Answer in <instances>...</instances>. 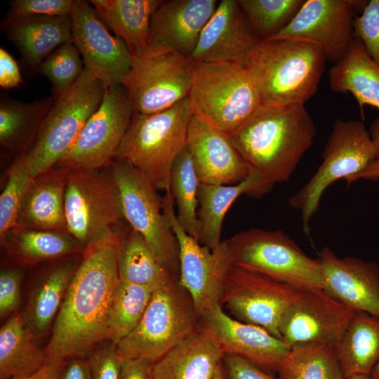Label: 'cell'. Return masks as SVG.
Wrapping results in <instances>:
<instances>
[{"label":"cell","instance_id":"36","mask_svg":"<svg viewBox=\"0 0 379 379\" xmlns=\"http://www.w3.org/2000/svg\"><path fill=\"white\" fill-rule=\"evenodd\" d=\"M277 373L279 379H344L333 345L309 343L291 348Z\"/></svg>","mask_w":379,"mask_h":379},{"label":"cell","instance_id":"52","mask_svg":"<svg viewBox=\"0 0 379 379\" xmlns=\"http://www.w3.org/2000/svg\"><path fill=\"white\" fill-rule=\"evenodd\" d=\"M344 379H375L371 374L354 375L344 378Z\"/></svg>","mask_w":379,"mask_h":379},{"label":"cell","instance_id":"38","mask_svg":"<svg viewBox=\"0 0 379 379\" xmlns=\"http://www.w3.org/2000/svg\"><path fill=\"white\" fill-rule=\"evenodd\" d=\"M153 292L149 287L119 280L110 310L109 340L117 345L135 328Z\"/></svg>","mask_w":379,"mask_h":379},{"label":"cell","instance_id":"39","mask_svg":"<svg viewBox=\"0 0 379 379\" xmlns=\"http://www.w3.org/2000/svg\"><path fill=\"white\" fill-rule=\"evenodd\" d=\"M251 28L260 40L271 39L286 28L305 0H238Z\"/></svg>","mask_w":379,"mask_h":379},{"label":"cell","instance_id":"43","mask_svg":"<svg viewBox=\"0 0 379 379\" xmlns=\"http://www.w3.org/2000/svg\"><path fill=\"white\" fill-rule=\"evenodd\" d=\"M88 361L93 379H119L122 359L112 341L107 340L95 346Z\"/></svg>","mask_w":379,"mask_h":379},{"label":"cell","instance_id":"24","mask_svg":"<svg viewBox=\"0 0 379 379\" xmlns=\"http://www.w3.org/2000/svg\"><path fill=\"white\" fill-rule=\"evenodd\" d=\"M68 171L54 166L34 178L20 206L16 226L67 232L65 196Z\"/></svg>","mask_w":379,"mask_h":379},{"label":"cell","instance_id":"27","mask_svg":"<svg viewBox=\"0 0 379 379\" xmlns=\"http://www.w3.org/2000/svg\"><path fill=\"white\" fill-rule=\"evenodd\" d=\"M330 89L351 93L364 117V107L379 109V64L368 54L359 40L354 39L345 56L328 72Z\"/></svg>","mask_w":379,"mask_h":379},{"label":"cell","instance_id":"32","mask_svg":"<svg viewBox=\"0 0 379 379\" xmlns=\"http://www.w3.org/2000/svg\"><path fill=\"white\" fill-rule=\"evenodd\" d=\"M22 315L13 314L0 329V379L29 375L39 370L48 357L35 343Z\"/></svg>","mask_w":379,"mask_h":379},{"label":"cell","instance_id":"26","mask_svg":"<svg viewBox=\"0 0 379 379\" xmlns=\"http://www.w3.org/2000/svg\"><path fill=\"white\" fill-rule=\"evenodd\" d=\"M224 353L200 328L154 363L152 379H215Z\"/></svg>","mask_w":379,"mask_h":379},{"label":"cell","instance_id":"48","mask_svg":"<svg viewBox=\"0 0 379 379\" xmlns=\"http://www.w3.org/2000/svg\"><path fill=\"white\" fill-rule=\"evenodd\" d=\"M368 130L375 147V157L362 171L346 180L348 185L359 180H379V118L372 121Z\"/></svg>","mask_w":379,"mask_h":379},{"label":"cell","instance_id":"2","mask_svg":"<svg viewBox=\"0 0 379 379\" xmlns=\"http://www.w3.org/2000/svg\"><path fill=\"white\" fill-rule=\"evenodd\" d=\"M316 128L305 105L263 104L236 131L233 145L259 178L257 197L288 180L311 147Z\"/></svg>","mask_w":379,"mask_h":379},{"label":"cell","instance_id":"4","mask_svg":"<svg viewBox=\"0 0 379 379\" xmlns=\"http://www.w3.org/2000/svg\"><path fill=\"white\" fill-rule=\"evenodd\" d=\"M192 115L188 97L157 113H134L115 159L134 167L157 190H169L171 168L187 146Z\"/></svg>","mask_w":379,"mask_h":379},{"label":"cell","instance_id":"22","mask_svg":"<svg viewBox=\"0 0 379 379\" xmlns=\"http://www.w3.org/2000/svg\"><path fill=\"white\" fill-rule=\"evenodd\" d=\"M259 41L238 0H221L190 58L194 62L244 66L247 55Z\"/></svg>","mask_w":379,"mask_h":379},{"label":"cell","instance_id":"11","mask_svg":"<svg viewBox=\"0 0 379 379\" xmlns=\"http://www.w3.org/2000/svg\"><path fill=\"white\" fill-rule=\"evenodd\" d=\"M109 167L118 189L124 219L145 239L162 266L178 277L179 246L163 213L162 197L131 165L114 159Z\"/></svg>","mask_w":379,"mask_h":379},{"label":"cell","instance_id":"30","mask_svg":"<svg viewBox=\"0 0 379 379\" xmlns=\"http://www.w3.org/2000/svg\"><path fill=\"white\" fill-rule=\"evenodd\" d=\"M78 265L73 259L59 263L42 277L32 291L22 315L35 338L45 335L53 324Z\"/></svg>","mask_w":379,"mask_h":379},{"label":"cell","instance_id":"16","mask_svg":"<svg viewBox=\"0 0 379 379\" xmlns=\"http://www.w3.org/2000/svg\"><path fill=\"white\" fill-rule=\"evenodd\" d=\"M367 2L305 0L291 22L274 37L287 36L312 41L321 48L326 61L338 63L345 56L355 39V18Z\"/></svg>","mask_w":379,"mask_h":379},{"label":"cell","instance_id":"13","mask_svg":"<svg viewBox=\"0 0 379 379\" xmlns=\"http://www.w3.org/2000/svg\"><path fill=\"white\" fill-rule=\"evenodd\" d=\"M170 190L161 198L163 213L179 246L178 282L190 294L197 314L203 316L221 305L229 271L233 265L225 240L215 248L203 246L179 225Z\"/></svg>","mask_w":379,"mask_h":379},{"label":"cell","instance_id":"18","mask_svg":"<svg viewBox=\"0 0 379 379\" xmlns=\"http://www.w3.org/2000/svg\"><path fill=\"white\" fill-rule=\"evenodd\" d=\"M355 312L323 289L300 291L280 322V338L290 348L309 343L334 345Z\"/></svg>","mask_w":379,"mask_h":379},{"label":"cell","instance_id":"47","mask_svg":"<svg viewBox=\"0 0 379 379\" xmlns=\"http://www.w3.org/2000/svg\"><path fill=\"white\" fill-rule=\"evenodd\" d=\"M22 82L20 67L16 60L4 48H0V86L9 89Z\"/></svg>","mask_w":379,"mask_h":379},{"label":"cell","instance_id":"51","mask_svg":"<svg viewBox=\"0 0 379 379\" xmlns=\"http://www.w3.org/2000/svg\"><path fill=\"white\" fill-rule=\"evenodd\" d=\"M67 360L48 357L44 365L37 371L29 375L13 379H60Z\"/></svg>","mask_w":379,"mask_h":379},{"label":"cell","instance_id":"12","mask_svg":"<svg viewBox=\"0 0 379 379\" xmlns=\"http://www.w3.org/2000/svg\"><path fill=\"white\" fill-rule=\"evenodd\" d=\"M192 65L191 58L159 44H149L133 57L125 87L133 112L157 113L187 98Z\"/></svg>","mask_w":379,"mask_h":379},{"label":"cell","instance_id":"45","mask_svg":"<svg viewBox=\"0 0 379 379\" xmlns=\"http://www.w3.org/2000/svg\"><path fill=\"white\" fill-rule=\"evenodd\" d=\"M22 274L15 268H4L0 272V315L15 312L20 301Z\"/></svg>","mask_w":379,"mask_h":379},{"label":"cell","instance_id":"20","mask_svg":"<svg viewBox=\"0 0 379 379\" xmlns=\"http://www.w3.org/2000/svg\"><path fill=\"white\" fill-rule=\"evenodd\" d=\"M323 290L354 312L379 317V265L352 256L338 257L330 248L318 253Z\"/></svg>","mask_w":379,"mask_h":379},{"label":"cell","instance_id":"17","mask_svg":"<svg viewBox=\"0 0 379 379\" xmlns=\"http://www.w3.org/2000/svg\"><path fill=\"white\" fill-rule=\"evenodd\" d=\"M72 42L84 68L105 87L126 86L132 55L124 41L112 35L90 3L76 0L70 14Z\"/></svg>","mask_w":379,"mask_h":379},{"label":"cell","instance_id":"44","mask_svg":"<svg viewBox=\"0 0 379 379\" xmlns=\"http://www.w3.org/2000/svg\"><path fill=\"white\" fill-rule=\"evenodd\" d=\"M74 0H15L10 2V15L65 16L71 14Z\"/></svg>","mask_w":379,"mask_h":379},{"label":"cell","instance_id":"10","mask_svg":"<svg viewBox=\"0 0 379 379\" xmlns=\"http://www.w3.org/2000/svg\"><path fill=\"white\" fill-rule=\"evenodd\" d=\"M67 232L86 248L118 234L123 218L109 166L69 169L65 196Z\"/></svg>","mask_w":379,"mask_h":379},{"label":"cell","instance_id":"42","mask_svg":"<svg viewBox=\"0 0 379 379\" xmlns=\"http://www.w3.org/2000/svg\"><path fill=\"white\" fill-rule=\"evenodd\" d=\"M355 38L369 56L379 64V0L368 1L354 21Z\"/></svg>","mask_w":379,"mask_h":379},{"label":"cell","instance_id":"29","mask_svg":"<svg viewBox=\"0 0 379 379\" xmlns=\"http://www.w3.org/2000/svg\"><path fill=\"white\" fill-rule=\"evenodd\" d=\"M333 349L345 378L371 374L379 361V317L355 312Z\"/></svg>","mask_w":379,"mask_h":379},{"label":"cell","instance_id":"35","mask_svg":"<svg viewBox=\"0 0 379 379\" xmlns=\"http://www.w3.org/2000/svg\"><path fill=\"white\" fill-rule=\"evenodd\" d=\"M117 268L119 280L154 291L178 279L162 266L145 239L132 229L120 243Z\"/></svg>","mask_w":379,"mask_h":379},{"label":"cell","instance_id":"1","mask_svg":"<svg viewBox=\"0 0 379 379\" xmlns=\"http://www.w3.org/2000/svg\"><path fill=\"white\" fill-rule=\"evenodd\" d=\"M119 234L88 247L55 319L45 352L49 358L84 357L108 340L113 295L119 282Z\"/></svg>","mask_w":379,"mask_h":379},{"label":"cell","instance_id":"23","mask_svg":"<svg viewBox=\"0 0 379 379\" xmlns=\"http://www.w3.org/2000/svg\"><path fill=\"white\" fill-rule=\"evenodd\" d=\"M218 4L216 0H162L152 16L149 45H164L190 58Z\"/></svg>","mask_w":379,"mask_h":379},{"label":"cell","instance_id":"33","mask_svg":"<svg viewBox=\"0 0 379 379\" xmlns=\"http://www.w3.org/2000/svg\"><path fill=\"white\" fill-rule=\"evenodd\" d=\"M9 255L20 263L32 264L84 251L86 248L67 232L39 230L18 226L1 239Z\"/></svg>","mask_w":379,"mask_h":379},{"label":"cell","instance_id":"5","mask_svg":"<svg viewBox=\"0 0 379 379\" xmlns=\"http://www.w3.org/2000/svg\"><path fill=\"white\" fill-rule=\"evenodd\" d=\"M188 99L193 115L228 135L245 123L262 105L248 70L230 62L193 61Z\"/></svg>","mask_w":379,"mask_h":379},{"label":"cell","instance_id":"46","mask_svg":"<svg viewBox=\"0 0 379 379\" xmlns=\"http://www.w3.org/2000/svg\"><path fill=\"white\" fill-rule=\"evenodd\" d=\"M222 368L225 379H279L246 359L224 354Z\"/></svg>","mask_w":379,"mask_h":379},{"label":"cell","instance_id":"31","mask_svg":"<svg viewBox=\"0 0 379 379\" xmlns=\"http://www.w3.org/2000/svg\"><path fill=\"white\" fill-rule=\"evenodd\" d=\"M258 185L259 178L253 172L244 180L235 185L199 184L198 218L201 244L213 249L222 242V227L227 211L242 194L257 197Z\"/></svg>","mask_w":379,"mask_h":379},{"label":"cell","instance_id":"15","mask_svg":"<svg viewBox=\"0 0 379 379\" xmlns=\"http://www.w3.org/2000/svg\"><path fill=\"white\" fill-rule=\"evenodd\" d=\"M300 290L265 274L233 265L221 305L236 319L263 328L279 338L285 312Z\"/></svg>","mask_w":379,"mask_h":379},{"label":"cell","instance_id":"14","mask_svg":"<svg viewBox=\"0 0 379 379\" xmlns=\"http://www.w3.org/2000/svg\"><path fill=\"white\" fill-rule=\"evenodd\" d=\"M133 114L128 92L124 86L105 87L100 106L55 166L100 169L109 166L115 159Z\"/></svg>","mask_w":379,"mask_h":379},{"label":"cell","instance_id":"21","mask_svg":"<svg viewBox=\"0 0 379 379\" xmlns=\"http://www.w3.org/2000/svg\"><path fill=\"white\" fill-rule=\"evenodd\" d=\"M187 147L202 184H237L251 173L228 134L206 120L192 115Z\"/></svg>","mask_w":379,"mask_h":379},{"label":"cell","instance_id":"49","mask_svg":"<svg viewBox=\"0 0 379 379\" xmlns=\"http://www.w3.org/2000/svg\"><path fill=\"white\" fill-rule=\"evenodd\" d=\"M153 365L145 359H122L119 379H152Z\"/></svg>","mask_w":379,"mask_h":379},{"label":"cell","instance_id":"28","mask_svg":"<svg viewBox=\"0 0 379 379\" xmlns=\"http://www.w3.org/2000/svg\"><path fill=\"white\" fill-rule=\"evenodd\" d=\"M162 0H91L99 18L121 39L132 58L149 43L152 16Z\"/></svg>","mask_w":379,"mask_h":379},{"label":"cell","instance_id":"25","mask_svg":"<svg viewBox=\"0 0 379 379\" xmlns=\"http://www.w3.org/2000/svg\"><path fill=\"white\" fill-rule=\"evenodd\" d=\"M7 37L30 67L41 63L57 48L72 41L70 15L65 16L8 15L2 22Z\"/></svg>","mask_w":379,"mask_h":379},{"label":"cell","instance_id":"19","mask_svg":"<svg viewBox=\"0 0 379 379\" xmlns=\"http://www.w3.org/2000/svg\"><path fill=\"white\" fill-rule=\"evenodd\" d=\"M199 328L211 335L224 354L237 355L270 373L277 371L291 348L262 327L227 314L216 305L199 317Z\"/></svg>","mask_w":379,"mask_h":379},{"label":"cell","instance_id":"3","mask_svg":"<svg viewBox=\"0 0 379 379\" xmlns=\"http://www.w3.org/2000/svg\"><path fill=\"white\" fill-rule=\"evenodd\" d=\"M326 61L317 44L279 36L259 41L247 55L244 67L262 103L305 105L317 91Z\"/></svg>","mask_w":379,"mask_h":379},{"label":"cell","instance_id":"7","mask_svg":"<svg viewBox=\"0 0 379 379\" xmlns=\"http://www.w3.org/2000/svg\"><path fill=\"white\" fill-rule=\"evenodd\" d=\"M105 85L85 68L74 86L54 98L32 147L22 154L32 177L54 167L67 152L100 106Z\"/></svg>","mask_w":379,"mask_h":379},{"label":"cell","instance_id":"8","mask_svg":"<svg viewBox=\"0 0 379 379\" xmlns=\"http://www.w3.org/2000/svg\"><path fill=\"white\" fill-rule=\"evenodd\" d=\"M233 265L300 291L323 289L321 267L281 230L253 228L225 240Z\"/></svg>","mask_w":379,"mask_h":379},{"label":"cell","instance_id":"40","mask_svg":"<svg viewBox=\"0 0 379 379\" xmlns=\"http://www.w3.org/2000/svg\"><path fill=\"white\" fill-rule=\"evenodd\" d=\"M39 72L50 81L54 98L68 91L81 75L84 65L72 41L53 51L39 65Z\"/></svg>","mask_w":379,"mask_h":379},{"label":"cell","instance_id":"37","mask_svg":"<svg viewBox=\"0 0 379 379\" xmlns=\"http://www.w3.org/2000/svg\"><path fill=\"white\" fill-rule=\"evenodd\" d=\"M194 164L187 146L175 159L170 175V191L177 207L179 225L199 241L200 225L198 218L199 186Z\"/></svg>","mask_w":379,"mask_h":379},{"label":"cell","instance_id":"6","mask_svg":"<svg viewBox=\"0 0 379 379\" xmlns=\"http://www.w3.org/2000/svg\"><path fill=\"white\" fill-rule=\"evenodd\" d=\"M189 293L178 279L155 290L135 328L117 345L122 359H145L155 363L199 328Z\"/></svg>","mask_w":379,"mask_h":379},{"label":"cell","instance_id":"41","mask_svg":"<svg viewBox=\"0 0 379 379\" xmlns=\"http://www.w3.org/2000/svg\"><path fill=\"white\" fill-rule=\"evenodd\" d=\"M33 179L20 155L8 170L7 182L0 195L1 239L17 225L20 206Z\"/></svg>","mask_w":379,"mask_h":379},{"label":"cell","instance_id":"9","mask_svg":"<svg viewBox=\"0 0 379 379\" xmlns=\"http://www.w3.org/2000/svg\"><path fill=\"white\" fill-rule=\"evenodd\" d=\"M375 154L369 130L362 121L335 119L321 164L309 181L288 200L290 206L300 212L305 234H310L311 220L326 189L336 180H346L362 171Z\"/></svg>","mask_w":379,"mask_h":379},{"label":"cell","instance_id":"53","mask_svg":"<svg viewBox=\"0 0 379 379\" xmlns=\"http://www.w3.org/2000/svg\"><path fill=\"white\" fill-rule=\"evenodd\" d=\"M371 375L375 379H379V361L375 365L371 372Z\"/></svg>","mask_w":379,"mask_h":379},{"label":"cell","instance_id":"34","mask_svg":"<svg viewBox=\"0 0 379 379\" xmlns=\"http://www.w3.org/2000/svg\"><path fill=\"white\" fill-rule=\"evenodd\" d=\"M47 97L29 103L4 100L0 105V143L14 150H28L53 103Z\"/></svg>","mask_w":379,"mask_h":379},{"label":"cell","instance_id":"54","mask_svg":"<svg viewBox=\"0 0 379 379\" xmlns=\"http://www.w3.org/2000/svg\"><path fill=\"white\" fill-rule=\"evenodd\" d=\"M215 379H225V375L224 373L222 364V366L218 368L217 373L215 375Z\"/></svg>","mask_w":379,"mask_h":379},{"label":"cell","instance_id":"50","mask_svg":"<svg viewBox=\"0 0 379 379\" xmlns=\"http://www.w3.org/2000/svg\"><path fill=\"white\" fill-rule=\"evenodd\" d=\"M60 379H93L88 359H68L63 367Z\"/></svg>","mask_w":379,"mask_h":379}]
</instances>
